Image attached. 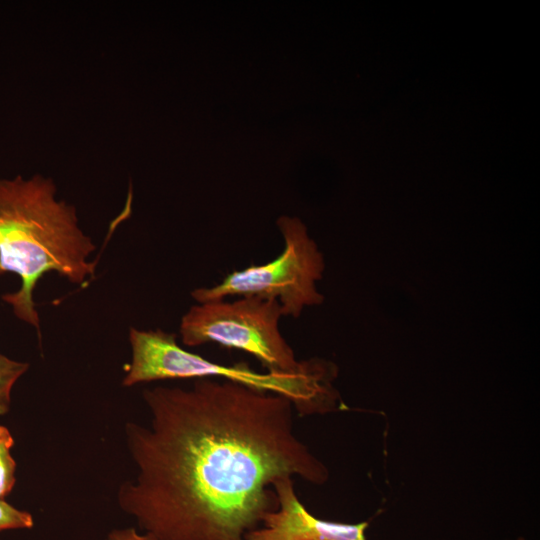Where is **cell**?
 <instances>
[{"instance_id": "8", "label": "cell", "mask_w": 540, "mask_h": 540, "mask_svg": "<svg viewBox=\"0 0 540 540\" xmlns=\"http://www.w3.org/2000/svg\"><path fill=\"white\" fill-rule=\"evenodd\" d=\"M28 369V363L12 360L0 353V416L9 411L12 388Z\"/></svg>"}, {"instance_id": "5", "label": "cell", "mask_w": 540, "mask_h": 540, "mask_svg": "<svg viewBox=\"0 0 540 540\" xmlns=\"http://www.w3.org/2000/svg\"><path fill=\"white\" fill-rule=\"evenodd\" d=\"M281 305L256 296L234 301L217 300L192 305L182 316L179 332L185 346L217 343L249 353L271 372L295 373L307 360L296 359L281 334Z\"/></svg>"}, {"instance_id": "1", "label": "cell", "mask_w": 540, "mask_h": 540, "mask_svg": "<svg viewBox=\"0 0 540 540\" xmlns=\"http://www.w3.org/2000/svg\"><path fill=\"white\" fill-rule=\"evenodd\" d=\"M149 424H125L133 480L119 508L148 540H244L278 507L273 483L324 484L329 471L296 435L284 396L217 378L155 386Z\"/></svg>"}, {"instance_id": "7", "label": "cell", "mask_w": 540, "mask_h": 540, "mask_svg": "<svg viewBox=\"0 0 540 540\" xmlns=\"http://www.w3.org/2000/svg\"><path fill=\"white\" fill-rule=\"evenodd\" d=\"M14 439L6 426L0 425V499L13 489L16 478V462L11 454Z\"/></svg>"}, {"instance_id": "6", "label": "cell", "mask_w": 540, "mask_h": 540, "mask_svg": "<svg viewBox=\"0 0 540 540\" xmlns=\"http://www.w3.org/2000/svg\"><path fill=\"white\" fill-rule=\"evenodd\" d=\"M293 479L273 483L277 509L266 513L260 526L247 532L244 540H367L368 521L342 523L312 515L299 500Z\"/></svg>"}, {"instance_id": "11", "label": "cell", "mask_w": 540, "mask_h": 540, "mask_svg": "<svg viewBox=\"0 0 540 540\" xmlns=\"http://www.w3.org/2000/svg\"><path fill=\"white\" fill-rule=\"evenodd\" d=\"M514 540H527V539H526V538H524V537H517V538H516V539H514Z\"/></svg>"}, {"instance_id": "2", "label": "cell", "mask_w": 540, "mask_h": 540, "mask_svg": "<svg viewBox=\"0 0 540 540\" xmlns=\"http://www.w3.org/2000/svg\"><path fill=\"white\" fill-rule=\"evenodd\" d=\"M96 244L79 226L74 205L56 199L51 178L35 174L0 179V275L15 273L21 287L2 296L15 316L40 335V319L33 300L39 280L54 271L74 284L95 275L90 262Z\"/></svg>"}, {"instance_id": "4", "label": "cell", "mask_w": 540, "mask_h": 540, "mask_svg": "<svg viewBox=\"0 0 540 540\" xmlns=\"http://www.w3.org/2000/svg\"><path fill=\"white\" fill-rule=\"evenodd\" d=\"M276 224L284 240L281 254L274 260L233 271L212 287L191 292L197 303L225 300L230 296L275 299L283 316L299 318L308 306L323 302L316 288L322 278L324 259L307 227L298 217L280 216Z\"/></svg>"}, {"instance_id": "3", "label": "cell", "mask_w": 540, "mask_h": 540, "mask_svg": "<svg viewBox=\"0 0 540 540\" xmlns=\"http://www.w3.org/2000/svg\"><path fill=\"white\" fill-rule=\"evenodd\" d=\"M131 362L122 380L130 387L168 379L217 378L233 381L289 399L302 416L334 411L339 400L332 385L336 366L329 361L308 359L305 367L295 373L255 371L248 363L223 365L183 349L177 335L162 329H129Z\"/></svg>"}, {"instance_id": "10", "label": "cell", "mask_w": 540, "mask_h": 540, "mask_svg": "<svg viewBox=\"0 0 540 540\" xmlns=\"http://www.w3.org/2000/svg\"><path fill=\"white\" fill-rule=\"evenodd\" d=\"M103 540H148L135 527L117 528L111 530Z\"/></svg>"}, {"instance_id": "9", "label": "cell", "mask_w": 540, "mask_h": 540, "mask_svg": "<svg viewBox=\"0 0 540 540\" xmlns=\"http://www.w3.org/2000/svg\"><path fill=\"white\" fill-rule=\"evenodd\" d=\"M34 526L32 515L0 499V531L31 529Z\"/></svg>"}]
</instances>
